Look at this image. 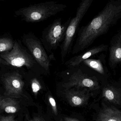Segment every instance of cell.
I'll return each instance as SVG.
<instances>
[{
	"label": "cell",
	"mask_w": 121,
	"mask_h": 121,
	"mask_svg": "<svg viewBox=\"0 0 121 121\" xmlns=\"http://www.w3.org/2000/svg\"><path fill=\"white\" fill-rule=\"evenodd\" d=\"M121 18V0H111L86 25L79 28L71 53L88 49L99 37L107 33Z\"/></svg>",
	"instance_id": "1"
},
{
	"label": "cell",
	"mask_w": 121,
	"mask_h": 121,
	"mask_svg": "<svg viewBox=\"0 0 121 121\" xmlns=\"http://www.w3.org/2000/svg\"><path fill=\"white\" fill-rule=\"evenodd\" d=\"M67 7V5L56 1H46L20 9L15 13L27 22L35 23L55 15L65 10Z\"/></svg>",
	"instance_id": "2"
},
{
	"label": "cell",
	"mask_w": 121,
	"mask_h": 121,
	"mask_svg": "<svg viewBox=\"0 0 121 121\" xmlns=\"http://www.w3.org/2000/svg\"><path fill=\"white\" fill-rule=\"evenodd\" d=\"M93 0H82L77 8L75 15L71 18L64 40L60 46L61 60L65 59L71 51L77 36L79 25L93 2Z\"/></svg>",
	"instance_id": "3"
},
{
	"label": "cell",
	"mask_w": 121,
	"mask_h": 121,
	"mask_svg": "<svg viewBox=\"0 0 121 121\" xmlns=\"http://www.w3.org/2000/svg\"><path fill=\"white\" fill-rule=\"evenodd\" d=\"M22 41L38 65L45 72H49L52 63L56 60L54 53H48L40 39L32 33L24 34Z\"/></svg>",
	"instance_id": "4"
},
{
	"label": "cell",
	"mask_w": 121,
	"mask_h": 121,
	"mask_svg": "<svg viewBox=\"0 0 121 121\" xmlns=\"http://www.w3.org/2000/svg\"><path fill=\"white\" fill-rule=\"evenodd\" d=\"M0 57L6 62L7 65L18 67H26L30 70L44 72L35 62L28 50L22 46L20 41L15 40L13 49L10 51L1 53Z\"/></svg>",
	"instance_id": "5"
},
{
	"label": "cell",
	"mask_w": 121,
	"mask_h": 121,
	"mask_svg": "<svg viewBox=\"0 0 121 121\" xmlns=\"http://www.w3.org/2000/svg\"><path fill=\"white\" fill-rule=\"evenodd\" d=\"M71 18L64 22L61 18H56L42 31L40 40L48 53H53L60 47L64 40Z\"/></svg>",
	"instance_id": "6"
},
{
	"label": "cell",
	"mask_w": 121,
	"mask_h": 121,
	"mask_svg": "<svg viewBox=\"0 0 121 121\" xmlns=\"http://www.w3.org/2000/svg\"><path fill=\"white\" fill-rule=\"evenodd\" d=\"M108 46L101 45L87 49L86 50L77 54L65 62V65L68 67H76L80 65L83 61L96 55L101 52L105 51Z\"/></svg>",
	"instance_id": "7"
},
{
	"label": "cell",
	"mask_w": 121,
	"mask_h": 121,
	"mask_svg": "<svg viewBox=\"0 0 121 121\" xmlns=\"http://www.w3.org/2000/svg\"><path fill=\"white\" fill-rule=\"evenodd\" d=\"M109 62L110 66L115 67L121 63V40L120 36L111 43L109 48Z\"/></svg>",
	"instance_id": "8"
},
{
	"label": "cell",
	"mask_w": 121,
	"mask_h": 121,
	"mask_svg": "<svg viewBox=\"0 0 121 121\" xmlns=\"http://www.w3.org/2000/svg\"><path fill=\"white\" fill-rule=\"evenodd\" d=\"M99 121H121V111L113 106L104 107L99 114Z\"/></svg>",
	"instance_id": "9"
},
{
	"label": "cell",
	"mask_w": 121,
	"mask_h": 121,
	"mask_svg": "<svg viewBox=\"0 0 121 121\" xmlns=\"http://www.w3.org/2000/svg\"><path fill=\"white\" fill-rule=\"evenodd\" d=\"M102 96L106 101L115 105L121 106V93L115 87L107 86L104 88Z\"/></svg>",
	"instance_id": "10"
},
{
	"label": "cell",
	"mask_w": 121,
	"mask_h": 121,
	"mask_svg": "<svg viewBox=\"0 0 121 121\" xmlns=\"http://www.w3.org/2000/svg\"><path fill=\"white\" fill-rule=\"evenodd\" d=\"M83 64L89 68L92 69L101 74L104 73V68L102 63L99 59L89 58L82 62Z\"/></svg>",
	"instance_id": "11"
},
{
	"label": "cell",
	"mask_w": 121,
	"mask_h": 121,
	"mask_svg": "<svg viewBox=\"0 0 121 121\" xmlns=\"http://www.w3.org/2000/svg\"><path fill=\"white\" fill-rule=\"evenodd\" d=\"M15 40L11 37L4 36L0 38V52L10 51L13 48Z\"/></svg>",
	"instance_id": "12"
},
{
	"label": "cell",
	"mask_w": 121,
	"mask_h": 121,
	"mask_svg": "<svg viewBox=\"0 0 121 121\" xmlns=\"http://www.w3.org/2000/svg\"><path fill=\"white\" fill-rule=\"evenodd\" d=\"M32 81V87L33 91L34 92H37L40 89V87L38 84V80L36 79H34Z\"/></svg>",
	"instance_id": "13"
},
{
	"label": "cell",
	"mask_w": 121,
	"mask_h": 121,
	"mask_svg": "<svg viewBox=\"0 0 121 121\" xmlns=\"http://www.w3.org/2000/svg\"><path fill=\"white\" fill-rule=\"evenodd\" d=\"M5 111L8 113H13L17 111L16 108L13 106H8L6 107L5 109Z\"/></svg>",
	"instance_id": "14"
},
{
	"label": "cell",
	"mask_w": 121,
	"mask_h": 121,
	"mask_svg": "<svg viewBox=\"0 0 121 121\" xmlns=\"http://www.w3.org/2000/svg\"><path fill=\"white\" fill-rule=\"evenodd\" d=\"M72 101L74 104L76 105H79L82 103V100L79 97L74 96L72 99Z\"/></svg>",
	"instance_id": "15"
},
{
	"label": "cell",
	"mask_w": 121,
	"mask_h": 121,
	"mask_svg": "<svg viewBox=\"0 0 121 121\" xmlns=\"http://www.w3.org/2000/svg\"><path fill=\"white\" fill-rule=\"evenodd\" d=\"M49 101L50 103H51V105L52 106L54 107L56 106V102H55V100H54V99L52 98H50L49 99Z\"/></svg>",
	"instance_id": "16"
},
{
	"label": "cell",
	"mask_w": 121,
	"mask_h": 121,
	"mask_svg": "<svg viewBox=\"0 0 121 121\" xmlns=\"http://www.w3.org/2000/svg\"><path fill=\"white\" fill-rule=\"evenodd\" d=\"M0 121H13L9 117H3L0 119Z\"/></svg>",
	"instance_id": "17"
},
{
	"label": "cell",
	"mask_w": 121,
	"mask_h": 121,
	"mask_svg": "<svg viewBox=\"0 0 121 121\" xmlns=\"http://www.w3.org/2000/svg\"><path fill=\"white\" fill-rule=\"evenodd\" d=\"M1 64H3V65H7V64H6V62L4 61V60L3 59L1 58L0 57V65Z\"/></svg>",
	"instance_id": "18"
},
{
	"label": "cell",
	"mask_w": 121,
	"mask_h": 121,
	"mask_svg": "<svg viewBox=\"0 0 121 121\" xmlns=\"http://www.w3.org/2000/svg\"><path fill=\"white\" fill-rule=\"evenodd\" d=\"M119 36H120V38H121V34H120V35H119Z\"/></svg>",
	"instance_id": "19"
},
{
	"label": "cell",
	"mask_w": 121,
	"mask_h": 121,
	"mask_svg": "<svg viewBox=\"0 0 121 121\" xmlns=\"http://www.w3.org/2000/svg\"></svg>",
	"instance_id": "20"
}]
</instances>
